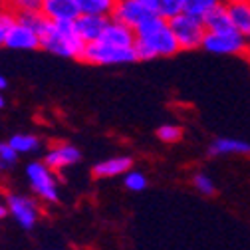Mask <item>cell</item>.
Masks as SVG:
<instances>
[{"label":"cell","instance_id":"6da1fadb","mask_svg":"<svg viewBox=\"0 0 250 250\" xmlns=\"http://www.w3.org/2000/svg\"><path fill=\"white\" fill-rule=\"evenodd\" d=\"M181 50L171 22L155 14L147 22H143L135 30V54L137 60H151V58H167L175 56Z\"/></svg>","mask_w":250,"mask_h":250},{"label":"cell","instance_id":"7a4b0ae2","mask_svg":"<svg viewBox=\"0 0 250 250\" xmlns=\"http://www.w3.org/2000/svg\"><path fill=\"white\" fill-rule=\"evenodd\" d=\"M83 48L85 42L78 34L76 22H50L48 30L42 34V50L62 58L82 60Z\"/></svg>","mask_w":250,"mask_h":250},{"label":"cell","instance_id":"3957f363","mask_svg":"<svg viewBox=\"0 0 250 250\" xmlns=\"http://www.w3.org/2000/svg\"><path fill=\"white\" fill-rule=\"evenodd\" d=\"M82 60L85 64H93V66H121V64L135 62L137 54H135V48H117L98 40V42L85 44Z\"/></svg>","mask_w":250,"mask_h":250},{"label":"cell","instance_id":"277c9868","mask_svg":"<svg viewBox=\"0 0 250 250\" xmlns=\"http://www.w3.org/2000/svg\"><path fill=\"white\" fill-rule=\"evenodd\" d=\"M171 30L181 46V50H197L203 48L205 36H207V28L203 18L191 16L187 12H181L179 16L171 18Z\"/></svg>","mask_w":250,"mask_h":250},{"label":"cell","instance_id":"5b68a950","mask_svg":"<svg viewBox=\"0 0 250 250\" xmlns=\"http://www.w3.org/2000/svg\"><path fill=\"white\" fill-rule=\"evenodd\" d=\"M203 50L218 56H244L248 54V38L238 30L230 32H207Z\"/></svg>","mask_w":250,"mask_h":250},{"label":"cell","instance_id":"8992f818","mask_svg":"<svg viewBox=\"0 0 250 250\" xmlns=\"http://www.w3.org/2000/svg\"><path fill=\"white\" fill-rule=\"evenodd\" d=\"M26 175H28V181H30V187L34 189V193L48 201V203H54L58 201V181L54 177V169H50L44 161H36V163H30L26 167Z\"/></svg>","mask_w":250,"mask_h":250},{"label":"cell","instance_id":"52a82bcc","mask_svg":"<svg viewBox=\"0 0 250 250\" xmlns=\"http://www.w3.org/2000/svg\"><path fill=\"white\" fill-rule=\"evenodd\" d=\"M155 12L149 10L147 6L139 4L137 0H117L115 2V8L111 12V18L125 24V26H129L133 30H137L143 22H147L149 18H153Z\"/></svg>","mask_w":250,"mask_h":250},{"label":"cell","instance_id":"ba28073f","mask_svg":"<svg viewBox=\"0 0 250 250\" xmlns=\"http://www.w3.org/2000/svg\"><path fill=\"white\" fill-rule=\"evenodd\" d=\"M6 205H8L10 214L16 218L20 227L32 229L36 225V221H38V207H36V203L32 199L22 197V195H8Z\"/></svg>","mask_w":250,"mask_h":250},{"label":"cell","instance_id":"9c48e42d","mask_svg":"<svg viewBox=\"0 0 250 250\" xmlns=\"http://www.w3.org/2000/svg\"><path fill=\"white\" fill-rule=\"evenodd\" d=\"M42 12L50 22H76L82 16L78 0H44Z\"/></svg>","mask_w":250,"mask_h":250},{"label":"cell","instance_id":"30bf717a","mask_svg":"<svg viewBox=\"0 0 250 250\" xmlns=\"http://www.w3.org/2000/svg\"><path fill=\"white\" fill-rule=\"evenodd\" d=\"M6 48L12 50H36L42 48V36L32 30L30 26L22 24V22H14V26L10 28V34L6 38Z\"/></svg>","mask_w":250,"mask_h":250},{"label":"cell","instance_id":"8fae6325","mask_svg":"<svg viewBox=\"0 0 250 250\" xmlns=\"http://www.w3.org/2000/svg\"><path fill=\"white\" fill-rule=\"evenodd\" d=\"M107 22H109V18H107V16L82 14V16L76 20V30H78L80 38H82L85 44H91V42L102 40L104 30H105Z\"/></svg>","mask_w":250,"mask_h":250},{"label":"cell","instance_id":"7c38bea8","mask_svg":"<svg viewBox=\"0 0 250 250\" xmlns=\"http://www.w3.org/2000/svg\"><path fill=\"white\" fill-rule=\"evenodd\" d=\"M102 42L117 46V48H135V30L109 18V22L104 30Z\"/></svg>","mask_w":250,"mask_h":250},{"label":"cell","instance_id":"4fadbf2b","mask_svg":"<svg viewBox=\"0 0 250 250\" xmlns=\"http://www.w3.org/2000/svg\"><path fill=\"white\" fill-rule=\"evenodd\" d=\"M80 157H82V153H80L78 147H74L70 143H60V145L48 149L44 163L50 169H64V167H70V165L78 163Z\"/></svg>","mask_w":250,"mask_h":250},{"label":"cell","instance_id":"5bb4252c","mask_svg":"<svg viewBox=\"0 0 250 250\" xmlns=\"http://www.w3.org/2000/svg\"><path fill=\"white\" fill-rule=\"evenodd\" d=\"M225 6L234 30L244 36H250V0H225Z\"/></svg>","mask_w":250,"mask_h":250},{"label":"cell","instance_id":"9a60e30c","mask_svg":"<svg viewBox=\"0 0 250 250\" xmlns=\"http://www.w3.org/2000/svg\"><path fill=\"white\" fill-rule=\"evenodd\" d=\"M210 155H250V143L236 137H218L208 149Z\"/></svg>","mask_w":250,"mask_h":250},{"label":"cell","instance_id":"2e32d148","mask_svg":"<svg viewBox=\"0 0 250 250\" xmlns=\"http://www.w3.org/2000/svg\"><path fill=\"white\" fill-rule=\"evenodd\" d=\"M205 28H207V32H230V30H234L232 26V20L229 16V10L225 4L221 6H216L214 10H210L205 18Z\"/></svg>","mask_w":250,"mask_h":250},{"label":"cell","instance_id":"e0dca14e","mask_svg":"<svg viewBox=\"0 0 250 250\" xmlns=\"http://www.w3.org/2000/svg\"><path fill=\"white\" fill-rule=\"evenodd\" d=\"M127 171H131V159L123 157V155L109 157L93 167V175L96 177H115V175H125Z\"/></svg>","mask_w":250,"mask_h":250},{"label":"cell","instance_id":"ac0fdd59","mask_svg":"<svg viewBox=\"0 0 250 250\" xmlns=\"http://www.w3.org/2000/svg\"><path fill=\"white\" fill-rule=\"evenodd\" d=\"M221 4H225V0H183V12L197 18H205L210 10Z\"/></svg>","mask_w":250,"mask_h":250},{"label":"cell","instance_id":"d6986e66","mask_svg":"<svg viewBox=\"0 0 250 250\" xmlns=\"http://www.w3.org/2000/svg\"><path fill=\"white\" fill-rule=\"evenodd\" d=\"M117 0H78L82 14H98V16H111Z\"/></svg>","mask_w":250,"mask_h":250},{"label":"cell","instance_id":"ffe728a7","mask_svg":"<svg viewBox=\"0 0 250 250\" xmlns=\"http://www.w3.org/2000/svg\"><path fill=\"white\" fill-rule=\"evenodd\" d=\"M16 20L22 22V24H26V26H30L32 30H36L40 36L46 32L48 26H50V20L44 16L42 10H38V12H22V14H16Z\"/></svg>","mask_w":250,"mask_h":250},{"label":"cell","instance_id":"44dd1931","mask_svg":"<svg viewBox=\"0 0 250 250\" xmlns=\"http://www.w3.org/2000/svg\"><path fill=\"white\" fill-rule=\"evenodd\" d=\"M8 143H10L18 153H32V151H36L38 145H40L38 137H34V135H26V133L12 135V137L8 139Z\"/></svg>","mask_w":250,"mask_h":250},{"label":"cell","instance_id":"7402d4cb","mask_svg":"<svg viewBox=\"0 0 250 250\" xmlns=\"http://www.w3.org/2000/svg\"><path fill=\"white\" fill-rule=\"evenodd\" d=\"M183 12V0H159L157 4V16L161 18H175Z\"/></svg>","mask_w":250,"mask_h":250},{"label":"cell","instance_id":"603a6c76","mask_svg":"<svg viewBox=\"0 0 250 250\" xmlns=\"http://www.w3.org/2000/svg\"><path fill=\"white\" fill-rule=\"evenodd\" d=\"M16 22V14L10 10H0V46H6V38L10 34V28Z\"/></svg>","mask_w":250,"mask_h":250},{"label":"cell","instance_id":"cb8c5ba5","mask_svg":"<svg viewBox=\"0 0 250 250\" xmlns=\"http://www.w3.org/2000/svg\"><path fill=\"white\" fill-rule=\"evenodd\" d=\"M42 0H10V8L14 14L22 12H38L42 10Z\"/></svg>","mask_w":250,"mask_h":250},{"label":"cell","instance_id":"d4e9b609","mask_svg":"<svg viewBox=\"0 0 250 250\" xmlns=\"http://www.w3.org/2000/svg\"><path fill=\"white\" fill-rule=\"evenodd\" d=\"M181 135H183V131H181L179 125H175V123H165V125H161V127L157 129V137L161 141H165V143H175V141L181 139Z\"/></svg>","mask_w":250,"mask_h":250},{"label":"cell","instance_id":"484cf974","mask_svg":"<svg viewBox=\"0 0 250 250\" xmlns=\"http://www.w3.org/2000/svg\"><path fill=\"white\" fill-rule=\"evenodd\" d=\"M125 187H127L129 191H143L147 187V177L139 171H127L125 173Z\"/></svg>","mask_w":250,"mask_h":250},{"label":"cell","instance_id":"4316f807","mask_svg":"<svg viewBox=\"0 0 250 250\" xmlns=\"http://www.w3.org/2000/svg\"><path fill=\"white\" fill-rule=\"evenodd\" d=\"M193 183H195V187H197V191L203 193V195H212V193H214V183H212V179H210L208 175H205V173H197L195 179H193Z\"/></svg>","mask_w":250,"mask_h":250},{"label":"cell","instance_id":"83f0119b","mask_svg":"<svg viewBox=\"0 0 250 250\" xmlns=\"http://www.w3.org/2000/svg\"><path fill=\"white\" fill-rule=\"evenodd\" d=\"M16 157H18V151L6 141V143H0V159H2L4 163H8V165H12L14 161H16Z\"/></svg>","mask_w":250,"mask_h":250},{"label":"cell","instance_id":"f1b7e54d","mask_svg":"<svg viewBox=\"0 0 250 250\" xmlns=\"http://www.w3.org/2000/svg\"><path fill=\"white\" fill-rule=\"evenodd\" d=\"M139 4H143V6H147L149 10H153L155 14H157V4H159V0H137Z\"/></svg>","mask_w":250,"mask_h":250},{"label":"cell","instance_id":"f546056e","mask_svg":"<svg viewBox=\"0 0 250 250\" xmlns=\"http://www.w3.org/2000/svg\"><path fill=\"white\" fill-rule=\"evenodd\" d=\"M6 212H8V205H2V203H0V218H4Z\"/></svg>","mask_w":250,"mask_h":250},{"label":"cell","instance_id":"4dcf8cb0","mask_svg":"<svg viewBox=\"0 0 250 250\" xmlns=\"http://www.w3.org/2000/svg\"><path fill=\"white\" fill-rule=\"evenodd\" d=\"M6 85H8V82H6V78H4V76H0V91H2V89H4Z\"/></svg>","mask_w":250,"mask_h":250},{"label":"cell","instance_id":"1f68e13d","mask_svg":"<svg viewBox=\"0 0 250 250\" xmlns=\"http://www.w3.org/2000/svg\"><path fill=\"white\" fill-rule=\"evenodd\" d=\"M8 167H10L8 163H4L2 159H0V171H4V169H8Z\"/></svg>","mask_w":250,"mask_h":250},{"label":"cell","instance_id":"d6a6232c","mask_svg":"<svg viewBox=\"0 0 250 250\" xmlns=\"http://www.w3.org/2000/svg\"><path fill=\"white\" fill-rule=\"evenodd\" d=\"M0 107H4V98H2V93H0Z\"/></svg>","mask_w":250,"mask_h":250},{"label":"cell","instance_id":"836d02e7","mask_svg":"<svg viewBox=\"0 0 250 250\" xmlns=\"http://www.w3.org/2000/svg\"><path fill=\"white\" fill-rule=\"evenodd\" d=\"M248 38V56H250V36H246Z\"/></svg>","mask_w":250,"mask_h":250},{"label":"cell","instance_id":"e575fe53","mask_svg":"<svg viewBox=\"0 0 250 250\" xmlns=\"http://www.w3.org/2000/svg\"><path fill=\"white\" fill-rule=\"evenodd\" d=\"M0 2H2V4H10V0H0Z\"/></svg>","mask_w":250,"mask_h":250},{"label":"cell","instance_id":"d590c367","mask_svg":"<svg viewBox=\"0 0 250 250\" xmlns=\"http://www.w3.org/2000/svg\"><path fill=\"white\" fill-rule=\"evenodd\" d=\"M42 2H44V0H42Z\"/></svg>","mask_w":250,"mask_h":250}]
</instances>
